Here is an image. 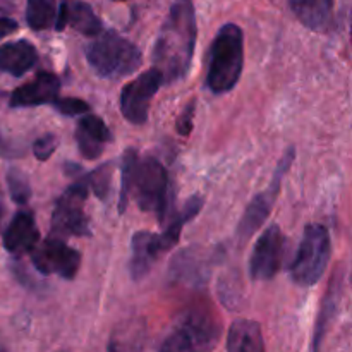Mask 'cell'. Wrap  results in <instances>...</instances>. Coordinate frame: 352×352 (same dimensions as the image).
<instances>
[{
    "instance_id": "obj_20",
    "label": "cell",
    "mask_w": 352,
    "mask_h": 352,
    "mask_svg": "<svg viewBox=\"0 0 352 352\" xmlns=\"http://www.w3.org/2000/svg\"><path fill=\"white\" fill-rule=\"evenodd\" d=\"M227 352H265L261 327L253 320H236L227 336Z\"/></svg>"
},
{
    "instance_id": "obj_30",
    "label": "cell",
    "mask_w": 352,
    "mask_h": 352,
    "mask_svg": "<svg viewBox=\"0 0 352 352\" xmlns=\"http://www.w3.org/2000/svg\"><path fill=\"white\" fill-rule=\"evenodd\" d=\"M17 30H19V24H17V21L10 19V17H0V40L6 36H9V34L16 33Z\"/></svg>"
},
{
    "instance_id": "obj_34",
    "label": "cell",
    "mask_w": 352,
    "mask_h": 352,
    "mask_svg": "<svg viewBox=\"0 0 352 352\" xmlns=\"http://www.w3.org/2000/svg\"><path fill=\"white\" fill-rule=\"evenodd\" d=\"M62 2H67V0H62Z\"/></svg>"
},
{
    "instance_id": "obj_32",
    "label": "cell",
    "mask_w": 352,
    "mask_h": 352,
    "mask_svg": "<svg viewBox=\"0 0 352 352\" xmlns=\"http://www.w3.org/2000/svg\"><path fill=\"white\" fill-rule=\"evenodd\" d=\"M0 352H7L6 346H3V342H2V339H0Z\"/></svg>"
},
{
    "instance_id": "obj_16",
    "label": "cell",
    "mask_w": 352,
    "mask_h": 352,
    "mask_svg": "<svg viewBox=\"0 0 352 352\" xmlns=\"http://www.w3.org/2000/svg\"><path fill=\"white\" fill-rule=\"evenodd\" d=\"M158 254H162L160 244H158V236L146 232V230H140V232L134 234L133 239H131V278L136 282L143 280L150 274Z\"/></svg>"
},
{
    "instance_id": "obj_9",
    "label": "cell",
    "mask_w": 352,
    "mask_h": 352,
    "mask_svg": "<svg viewBox=\"0 0 352 352\" xmlns=\"http://www.w3.org/2000/svg\"><path fill=\"white\" fill-rule=\"evenodd\" d=\"M34 268L43 275H58L65 280H72L81 267V254L72 250L58 237L50 236L36 250L31 251Z\"/></svg>"
},
{
    "instance_id": "obj_11",
    "label": "cell",
    "mask_w": 352,
    "mask_h": 352,
    "mask_svg": "<svg viewBox=\"0 0 352 352\" xmlns=\"http://www.w3.org/2000/svg\"><path fill=\"white\" fill-rule=\"evenodd\" d=\"M162 76L157 69L143 72L134 81L126 85L120 93V112L131 124L141 126L148 120L151 100L162 86Z\"/></svg>"
},
{
    "instance_id": "obj_33",
    "label": "cell",
    "mask_w": 352,
    "mask_h": 352,
    "mask_svg": "<svg viewBox=\"0 0 352 352\" xmlns=\"http://www.w3.org/2000/svg\"><path fill=\"white\" fill-rule=\"evenodd\" d=\"M113 2H124V0H113Z\"/></svg>"
},
{
    "instance_id": "obj_29",
    "label": "cell",
    "mask_w": 352,
    "mask_h": 352,
    "mask_svg": "<svg viewBox=\"0 0 352 352\" xmlns=\"http://www.w3.org/2000/svg\"><path fill=\"white\" fill-rule=\"evenodd\" d=\"M195 107L196 102L191 100V102L184 107L181 116L177 117V124H175V126H177V133L181 134V136H189V134H191L192 119H195Z\"/></svg>"
},
{
    "instance_id": "obj_18",
    "label": "cell",
    "mask_w": 352,
    "mask_h": 352,
    "mask_svg": "<svg viewBox=\"0 0 352 352\" xmlns=\"http://www.w3.org/2000/svg\"><path fill=\"white\" fill-rule=\"evenodd\" d=\"M146 344V322L129 316L116 325L109 340V352H143Z\"/></svg>"
},
{
    "instance_id": "obj_23",
    "label": "cell",
    "mask_w": 352,
    "mask_h": 352,
    "mask_svg": "<svg viewBox=\"0 0 352 352\" xmlns=\"http://www.w3.org/2000/svg\"><path fill=\"white\" fill-rule=\"evenodd\" d=\"M57 21V0H28L26 23L33 31L55 28Z\"/></svg>"
},
{
    "instance_id": "obj_25",
    "label": "cell",
    "mask_w": 352,
    "mask_h": 352,
    "mask_svg": "<svg viewBox=\"0 0 352 352\" xmlns=\"http://www.w3.org/2000/svg\"><path fill=\"white\" fill-rule=\"evenodd\" d=\"M113 162L109 164L100 165L98 168L88 174L86 177H82L85 184L88 186L89 191L95 192V196L102 201H105L110 195V186H112V175H113Z\"/></svg>"
},
{
    "instance_id": "obj_19",
    "label": "cell",
    "mask_w": 352,
    "mask_h": 352,
    "mask_svg": "<svg viewBox=\"0 0 352 352\" xmlns=\"http://www.w3.org/2000/svg\"><path fill=\"white\" fill-rule=\"evenodd\" d=\"M299 23L311 31H325L332 21L333 0H289Z\"/></svg>"
},
{
    "instance_id": "obj_8",
    "label": "cell",
    "mask_w": 352,
    "mask_h": 352,
    "mask_svg": "<svg viewBox=\"0 0 352 352\" xmlns=\"http://www.w3.org/2000/svg\"><path fill=\"white\" fill-rule=\"evenodd\" d=\"M294 158H296L294 148H289V150L282 155L280 162H278L277 168H275L270 186H268L263 192H260V195H256L253 199H251V203L248 205L246 212H244L243 219H241L239 226H237V230H236L237 239H239L241 243L250 239V237L253 236L261 226H263L267 217L270 215L275 199H277L278 192H280L282 181H284L285 174H287L289 168H291Z\"/></svg>"
},
{
    "instance_id": "obj_1",
    "label": "cell",
    "mask_w": 352,
    "mask_h": 352,
    "mask_svg": "<svg viewBox=\"0 0 352 352\" xmlns=\"http://www.w3.org/2000/svg\"><path fill=\"white\" fill-rule=\"evenodd\" d=\"M198 24L192 0H174L153 48V69L164 82H179L188 76L195 55Z\"/></svg>"
},
{
    "instance_id": "obj_7",
    "label": "cell",
    "mask_w": 352,
    "mask_h": 352,
    "mask_svg": "<svg viewBox=\"0 0 352 352\" xmlns=\"http://www.w3.org/2000/svg\"><path fill=\"white\" fill-rule=\"evenodd\" d=\"M89 189L82 179L62 192L52 215V236L62 239V237H88L91 234L89 220L85 213Z\"/></svg>"
},
{
    "instance_id": "obj_12",
    "label": "cell",
    "mask_w": 352,
    "mask_h": 352,
    "mask_svg": "<svg viewBox=\"0 0 352 352\" xmlns=\"http://www.w3.org/2000/svg\"><path fill=\"white\" fill-rule=\"evenodd\" d=\"M58 91H60V81L57 76L47 71H40L33 81L14 89L9 105L12 109L50 105L58 98Z\"/></svg>"
},
{
    "instance_id": "obj_4",
    "label": "cell",
    "mask_w": 352,
    "mask_h": 352,
    "mask_svg": "<svg viewBox=\"0 0 352 352\" xmlns=\"http://www.w3.org/2000/svg\"><path fill=\"white\" fill-rule=\"evenodd\" d=\"M222 336V325L210 309L192 308L177 320L160 352H212Z\"/></svg>"
},
{
    "instance_id": "obj_21",
    "label": "cell",
    "mask_w": 352,
    "mask_h": 352,
    "mask_svg": "<svg viewBox=\"0 0 352 352\" xmlns=\"http://www.w3.org/2000/svg\"><path fill=\"white\" fill-rule=\"evenodd\" d=\"M201 208H203V198L201 196L195 195L184 203V206H182L179 212H174L170 217H168L170 222L167 223L164 232L158 236V244H160L162 253H164V251H168L170 248H174L175 244L179 243L182 227H184L188 222H191V220L201 212Z\"/></svg>"
},
{
    "instance_id": "obj_24",
    "label": "cell",
    "mask_w": 352,
    "mask_h": 352,
    "mask_svg": "<svg viewBox=\"0 0 352 352\" xmlns=\"http://www.w3.org/2000/svg\"><path fill=\"white\" fill-rule=\"evenodd\" d=\"M140 164V158H138V151L134 148H127L124 151L122 158V184H120V195H119V213H124L127 208V203H129L131 191H133V182H134V174H136V167Z\"/></svg>"
},
{
    "instance_id": "obj_3",
    "label": "cell",
    "mask_w": 352,
    "mask_h": 352,
    "mask_svg": "<svg viewBox=\"0 0 352 352\" xmlns=\"http://www.w3.org/2000/svg\"><path fill=\"white\" fill-rule=\"evenodd\" d=\"M86 60L100 78L120 79L140 67L143 54L133 41L116 31H102L86 47Z\"/></svg>"
},
{
    "instance_id": "obj_17",
    "label": "cell",
    "mask_w": 352,
    "mask_h": 352,
    "mask_svg": "<svg viewBox=\"0 0 352 352\" xmlns=\"http://www.w3.org/2000/svg\"><path fill=\"white\" fill-rule=\"evenodd\" d=\"M38 62V52L31 41L17 40L0 47V72L23 78Z\"/></svg>"
},
{
    "instance_id": "obj_14",
    "label": "cell",
    "mask_w": 352,
    "mask_h": 352,
    "mask_svg": "<svg viewBox=\"0 0 352 352\" xmlns=\"http://www.w3.org/2000/svg\"><path fill=\"white\" fill-rule=\"evenodd\" d=\"M113 138L107 124L98 116H85L76 127V143L82 157L95 160L103 153V148Z\"/></svg>"
},
{
    "instance_id": "obj_31",
    "label": "cell",
    "mask_w": 352,
    "mask_h": 352,
    "mask_svg": "<svg viewBox=\"0 0 352 352\" xmlns=\"http://www.w3.org/2000/svg\"><path fill=\"white\" fill-rule=\"evenodd\" d=\"M2 217H3V201H2V196H0V222H2Z\"/></svg>"
},
{
    "instance_id": "obj_22",
    "label": "cell",
    "mask_w": 352,
    "mask_h": 352,
    "mask_svg": "<svg viewBox=\"0 0 352 352\" xmlns=\"http://www.w3.org/2000/svg\"><path fill=\"white\" fill-rule=\"evenodd\" d=\"M206 258H203V251L186 250L175 256L170 265V277L175 282H199L206 277Z\"/></svg>"
},
{
    "instance_id": "obj_28",
    "label": "cell",
    "mask_w": 352,
    "mask_h": 352,
    "mask_svg": "<svg viewBox=\"0 0 352 352\" xmlns=\"http://www.w3.org/2000/svg\"><path fill=\"white\" fill-rule=\"evenodd\" d=\"M52 105L55 107L58 113L67 117L79 116V113H86L89 110V105L85 102V100L79 98H57Z\"/></svg>"
},
{
    "instance_id": "obj_27",
    "label": "cell",
    "mask_w": 352,
    "mask_h": 352,
    "mask_svg": "<svg viewBox=\"0 0 352 352\" xmlns=\"http://www.w3.org/2000/svg\"><path fill=\"white\" fill-rule=\"evenodd\" d=\"M57 146H58V138L55 136V134L48 133V134H43V136L38 138V140L34 141V143H33V153H34V157L38 158V160L45 162L55 153Z\"/></svg>"
},
{
    "instance_id": "obj_13",
    "label": "cell",
    "mask_w": 352,
    "mask_h": 352,
    "mask_svg": "<svg viewBox=\"0 0 352 352\" xmlns=\"http://www.w3.org/2000/svg\"><path fill=\"white\" fill-rule=\"evenodd\" d=\"M65 26H72L86 36H98L103 31V24L96 16L91 6L86 2H62L60 10L57 12L55 30L62 31Z\"/></svg>"
},
{
    "instance_id": "obj_15",
    "label": "cell",
    "mask_w": 352,
    "mask_h": 352,
    "mask_svg": "<svg viewBox=\"0 0 352 352\" xmlns=\"http://www.w3.org/2000/svg\"><path fill=\"white\" fill-rule=\"evenodd\" d=\"M38 227L31 212H17L3 232V248L12 254H23L33 251L38 243Z\"/></svg>"
},
{
    "instance_id": "obj_6",
    "label": "cell",
    "mask_w": 352,
    "mask_h": 352,
    "mask_svg": "<svg viewBox=\"0 0 352 352\" xmlns=\"http://www.w3.org/2000/svg\"><path fill=\"white\" fill-rule=\"evenodd\" d=\"M133 191L136 196L138 206L143 212L157 213L160 223L170 215V184H168V174L160 160L155 157H146L140 162L134 174Z\"/></svg>"
},
{
    "instance_id": "obj_26",
    "label": "cell",
    "mask_w": 352,
    "mask_h": 352,
    "mask_svg": "<svg viewBox=\"0 0 352 352\" xmlns=\"http://www.w3.org/2000/svg\"><path fill=\"white\" fill-rule=\"evenodd\" d=\"M7 186H9V195L12 201L17 205H26L31 198V184L28 175L19 168L12 167L7 170Z\"/></svg>"
},
{
    "instance_id": "obj_5",
    "label": "cell",
    "mask_w": 352,
    "mask_h": 352,
    "mask_svg": "<svg viewBox=\"0 0 352 352\" xmlns=\"http://www.w3.org/2000/svg\"><path fill=\"white\" fill-rule=\"evenodd\" d=\"M332 253V241L329 229L322 223L306 226L302 241L291 265V277L301 287L318 284L329 265Z\"/></svg>"
},
{
    "instance_id": "obj_2",
    "label": "cell",
    "mask_w": 352,
    "mask_h": 352,
    "mask_svg": "<svg viewBox=\"0 0 352 352\" xmlns=\"http://www.w3.org/2000/svg\"><path fill=\"white\" fill-rule=\"evenodd\" d=\"M244 65V36L237 24L227 23L217 33L210 50L206 86L215 95L230 91L237 85Z\"/></svg>"
},
{
    "instance_id": "obj_10",
    "label": "cell",
    "mask_w": 352,
    "mask_h": 352,
    "mask_svg": "<svg viewBox=\"0 0 352 352\" xmlns=\"http://www.w3.org/2000/svg\"><path fill=\"white\" fill-rule=\"evenodd\" d=\"M285 254V237L278 226H270L253 248L250 275L254 282L272 280L280 272Z\"/></svg>"
}]
</instances>
